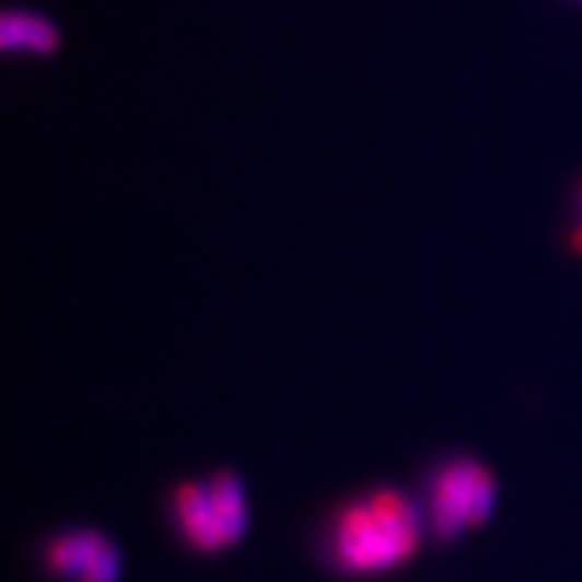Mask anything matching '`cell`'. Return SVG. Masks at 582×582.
I'll list each match as a JSON object with an SVG mask.
<instances>
[{
    "mask_svg": "<svg viewBox=\"0 0 582 582\" xmlns=\"http://www.w3.org/2000/svg\"><path fill=\"white\" fill-rule=\"evenodd\" d=\"M421 543V515L399 491H375L342 512L331 532V556L346 572L377 574L407 561Z\"/></svg>",
    "mask_w": 582,
    "mask_h": 582,
    "instance_id": "obj_1",
    "label": "cell"
},
{
    "mask_svg": "<svg viewBox=\"0 0 582 582\" xmlns=\"http://www.w3.org/2000/svg\"><path fill=\"white\" fill-rule=\"evenodd\" d=\"M173 510L184 537L200 550H221L237 543L248 526L246 491L230 473L186 482L173 497Z\"/></svg>",
    "mask_w": 582,
    "mask_h": 582,
    "instance_id": "obj_2",
    "label": "cell"
},
{
    "mask_svg": "<svg viewBox=\"0 0 582 582\" xmlns=\"http://www.w3.org/2000/svg\"><path fill=\"white\" fill-rule=\"evenodd\" d=\"M497 502V482L482 464L473 458H453L432 482V528L440 539H456L480 526Z\"/></svg>",
    "mask_w": 582,
    "mask_h": 582,
    "instance_id": "obj_3",
    "label": "cell"
},
{
    "mask_svg": "<svg viewBox=\"0 0 582 582\" xmlns=\"http://www.w3.org/2000/svg\"><path fill=\"white\" fill-rule=\"evenodd\" d=\"M46 563L66 580L119 582V552L95 532H71L51 543Z\"/></svg>",
    "mask_w": 582,
    "mask_h": 582,
    "instance_id": "obj_4",
    "label": "cell"
},
{
    "mask_svg": "<svg viewBox=\"0 0 582 582\" xmlns=\"http://www.w3.org/2000/svg\"><path fill=\"white\" fill-rule=\"evenodd\" d=\"M0 40L5 51L25 55H51L60 46V33L46 16L33 11H5L0 22Z\"/></svg>",
    "mask_w": 582,
    "mask_h": 582,
    "instance_id": "obj_5",
    "label": "cell"
},
{
    "mask_svg": "<svg viewBox=\"0 0 582 582\" xmlns=\"http://www.w3.org/2000/svg\"><path fill=\"white\" fill-rule=\"evenodd\" d=\"M572 246L574 252L582 254V197H580V217H578V226L572 230Z\"/></svg>",
    "mask_w": 582,
    "mask_h": 582,
    "instance_id": "obj_6",
    "label": "cell"
}]
</instances>
